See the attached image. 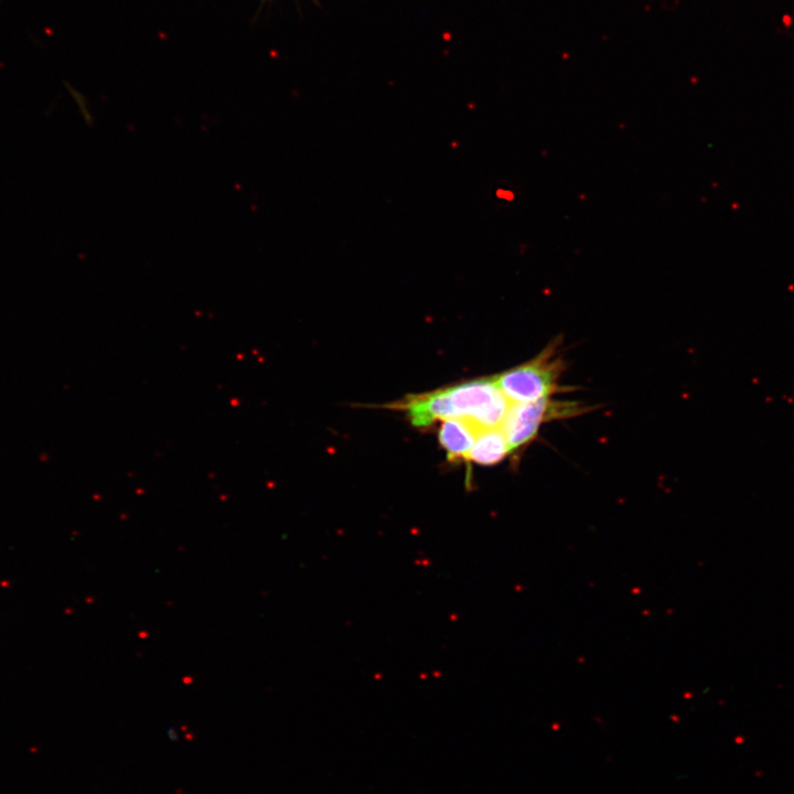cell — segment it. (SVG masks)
Returning a JSON list of instances; mask_svg holds the SVG:
<instances>
[{
  "label": "cell",
  "mask_w": 794,
  "mask_h": 794,
  "mask_svg": "<svg viewBox=\"0 0 794 794\" xmlns=\"http://www.w3.org/2000/svg\"><path fill=\"white\" fill-rule=\"evenodd\" d=\"M584 410L590 409L576 401H559L550 398L525 404H511L501 426L509 452L533 441L544 423L573 417Z\"/></svg>",
  "instance_id": "obj_2"
},
{
  "label": "cell",
  "mask_w": 794,
  "mask_h": 794,
  "mask_svg": "<svg viewBox=\"0 0 794 794\" xmlns=\"http://www.w3.org/2000/svg\"><path fill=\"white\" fill-rule=\"evenodd\" d=\"M509 453L508 443L501 427L482 429L465 459L480 465H494Z\"/></svg>",
  "instance_id": "obj_4"
},
{
  "label": "cell",
  "mask_w": 794,
  "mask_h": 794,
  "mask_svg": "<svg viewBox=\"0 0 794 794\" xmlns=\"http://www.w3.org/2000/svg\"><path fill=\"white\" fill-rule=\"evenodd\" d=\"M564 371L565 362L557 351V343H551L535 358L494 378L511 404H525L565 391L559 385Z\"/></svg>",
  "instance_id": "obj_1"
},
{
  "label": "cell",
  "mask_w": 794,
  "mask_h": 794,
  "mask_svg": "<svg viewBox=\"0 0 794 794\" xmlns=\"http://www.w3.org/2000/svg\"><path fill=\"white\" fill-rule=\"evenodd\" d=\"M479 431L473 423L465 419H446L440 427L439 441L449 459H465Z\"/></svg>",
  "instance_id": "obj_3"
}]
</instances>
